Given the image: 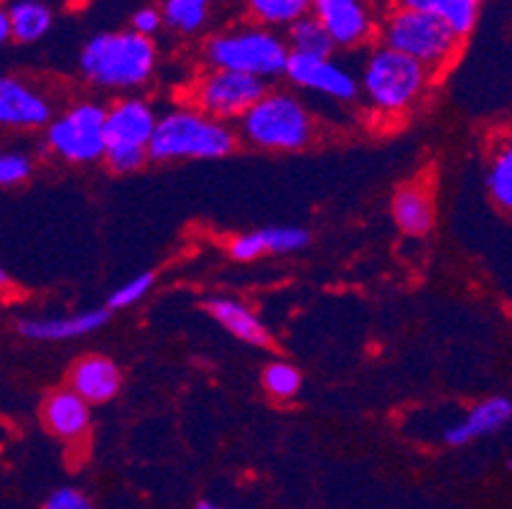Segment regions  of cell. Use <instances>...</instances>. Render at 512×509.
<instances>
[{
	"instance_id": "cell-9",
	"label": "cell",
	"mask_w": 512,
	"mask_h": 509,
	"mask_svg": "<svg viewBox=\"0 0 512 509\" xmlns=\"http://www.w3.org/2000/svg\"><path fill=\"white\" fill-rule=\"evenodd\" d=\"M385 11H380L377 0H311V16L324 26L334 51H355L375 44Z\"/></svg>"
},
{
	"instance_id": "cell-15",
	"label": "cell",
	"mask_w": 512,
	"mask_h": 509,
	"mask_svg": "<svg viewBox=\"0 0 512 509\" xmlns=\"http://www.w3.org/2000/svg\"><path fill=\"white\" fill-rule=\"evenodd\" d=\"M309 245V232L304 227H265L245 232L230 242V258L237 263H253L263 255H286Z\"/></svg>"
},
{
	"instance_id": "cell-14",
	"label": "cell",
	"mask_w": 512,
	"mask_h": 509,
	"mask_svg": "<svg viewBox=\"0 0 512 509\" xmlns=\"http://www.w3.org/2000/svg\"><path fill=\"white\" fill-rule=\"evenodd\" d=\"M41 420H44V428L51 436L72 443L87 436L92 426V410L79 395L64 387V390H54L44 400Z\"/></svg>"
},
{
	"instance_id": "cell-23",
	"label": "cell",
	"mask_w": 512,
	"mask_h": 509,
	"mask_svg": "<svg viewBox=\"0 0 512 509\" xmlns=\"http://www.w3.org/2000/svg\"><path fill=\"white\" fill-rule=\"evenodd\" d=\"M212 0H164L161 3V18L164 28L179 36L199 34L209 21Z\"/></svg>"
},
{
	"instance_id": "cell-10",
	"label": "cell",
	"mask_w": 512,
	"mask_h": 509,
	"mask_svg": "<svg viewBox=\"0 0 512 509\" xmlns=\"http://www.w3.org/2000/svg\"><path fill=\"white\" fill-rule=\"evenodd\" d=\"M283 77L299 87V90L314 92L319 97H327L334 102H355L360 100V84H357V74L329 56H304V54H288L286 72Z\"/></svg>"
},
{
	"instance_id": "cell-18",
	"label": "cell",
	"mask_w": 512,
	"mask_h": 509,
	"mask_svg": "<svg viewBox=\"0 0 512 509\" xmlns=\"http://www.w3.org/2000/svg\"><path fill=\"white\" fill-rule=\"evenodd\" d=\"M207 311L217 324L225 331H230L235 339L250 344V347H271V331L260 321L248 303L237 301V298L217 296L207 298Z\"/></svg>"
},
{
	"instance_id": "cell-21",
	"label": "cell",
	"mask_w": 512,
	"mask_h": 509,
	"mask_svg": "<svg viewBox=\"0 0 512 509\" xmlns=\"http://www.w3.org/2000/svg\"><path fill=\"white\" fill-rule=\"evenodd\" d=\"M6 13L16 44H36L54 26V8L46 0H8Z\"/></svg>"
},
{
	"instance_id": "cell-11",
	"label": "cell",
	"mask_w": 512,
	"mask_h": 509,
	"mask_svg": "<svg viewBox=\"0 0 512 509\" xmlns=\"http://www.w3.org/2000/svg\"><path fill=\"white\" fill-rule=\"evenodd\" d=\"M156 110L143 97H120L105 107V153H141L156 130Z\"/></svg>"
},
{
	"instance_id": "cell-31",
	"label": "cell",
	"mask_w": 512,
	"mask_h": 509,
	"mask_svg": "<svg viewBox=\"0 0 512 509\" xmlns=\"http://www.w3.org/2000/svg\"><path fill=\"white\" fill-rule=\"evenodd\" d=\"M11 41V26H8L6 6H0V49Z\"/></svg>"
},
{
	"instance_id": "cell-28",
	"label": "cell",
	"mask_w": 512,
	"mask_h": 509,
	"mask_svg": "<svg viewBox=\"0 0 512 509\" xmlns=\"http://www.w3.org/2000/svg\"><path fill=\"white\" fill-rule=\"evenodd\" d=\"M153 283H156V275L153 273H141L136 275V278H130L128 283H123L113 296L107 298V311H123V308L136 306L141 298H146V293L151 291Z\"/></svg>"
},
{
	"instance_id": "cell-6",
	"label": "cell",
	"mask_w": 512,
	"mask_h": 509,
	"mask_svg": "<svg viewBox=\"0 0 512 509\" xmlns=\"http://www.w3.org/2000/svg\"><path fill=\"white\" fill-rule=\"evenodd\" d=\"M240 135L260 151L293 153L314 140L316 125L311 110L299 95L286 90H265L240 118Z\"/></svg>"
},
{
	"instance_id": "cell-16",
	"label": "cell",
	"mask_w": 512,
	"mask_h": 509,
	"mask_svg": "<svg viewBox=\"0 0 512 509\" xmlns=\"http://www.w3.org/2000/svg\"><path fill=\"white\" fill-rule=\"evenodd\" d=\"M110 319L107 308H92V311H79V314L54 316V319H23L18 324V334L34 342H67L77 336H87L92 331L102 329Z\"/></svg>"
},
{
	"instance_id": "cell-19",
	"label": "cell",
	"mask_w": 512,
	"mask_h": 509,
	"mask_svg": "<svg viewBox=\"0 0 512 509\" xmlns=\"http://www.w3.org/2000/svg\"><path fill=\"white\" fill-rule=\"evenodd\" d=\"M390 212H393V222L398 224V230L406 235L423 237L434 230V199H431V191L423 189L421 184L400 186L393 196Z\"/></svg>"
},
{
	"instance_id": "cell-29",
	"label": "cell",
	"mask_w": 512,
	"mask_h": 509,
	"mask_svg": "<svg viewBox=\"0 0 512 509\" xmlns=\"http://www.w3.org/2000/svg\"><path fill=\"white\" fill-rule=\"evenodd\" d=\"M161 28H164V18H161V8L158 6H141L130 16V31L143 36V39L156 41Z\"/></svg>"
},
{
	"instance_id": "cell-2",
	"label": "cell",
	"mask_w": 512,
	"mask_h": 509,
	"mask_svg": "<svg viewBox=\"0 0 512 509\" xmlns=\"http://www.w3.org/2000/svg\"><path fill=\"white\" fill-rule=\"evenodd\" d=\"M431 82L434 74L428 69L383 44H372L367 49L357 74L360 97L375 115L383 118L408 115L426 97Z\"/></svg>"
},
{
	"instance_id": "cell-20",
	"label": "cell",
	"mask_w": 512,
	"mask_h": 509,
	"mask_svg": "<svg viewBox=\"0 0 512 509\" xmlns=\"http://www.w3.org/2000/svg\"><path fill=\"white\" fill-rule=\"evenodd\" d=\"M388 6H400V8H411V11L431 13V16L449 23L456 34L467 41L469 36H472L474 28H477L484 0H388Z\"/></svg>"
},
{
	"instance_id": "cell-24",
	"label": "cell",
	"mask_w": 512,
	"mask_h": 509,
	"mask_svg": "<svg viewBox=\"0 0 512 509\" xmlns=\"http://www.w3.org/2000/svg\"><path fill=\"white\" fill-rule=\"evenodd\" d=\"M288 46V54H304V56H329L334 54V44L327 36L324 26L314 16H304L286 28L283 34Z\"/></svg>"
},
{
	"instance_id": "cell-30",
	"label": "cell",
	"mask_w": 512,
	"mask_h": 509,
	"mask_svg": "<svg viewBox=\"0 0 512 509\" xmlns=\"http://www.w3.org/2000/svg\"><path fill=\"white\" fill-rule=\"evenodd\" d=\"M44 509H92L90 497L74 487H64L46 497Z\"/></svg>"
},
{
	"instance_id": "cell-33",
	"label": "cell",
	"mask_w": 512,
	"mask_h": 509,
	"mask_svg": "<svg viewBox=\"0 0 512 509\" xmlns=\"http://www.w3.org/2000/svg\"><path fill=\"white\" fill-rule=\"evenodd\" d=\"M197 509H227V507H222V504H214V502H209V499H204V502L197 504Z\"/></svg>"
},
{
	"instance_id": "cell-8",
	"label": "cell",
	"mask_w": 512,
	"mask_h": 509,
	"mask_svg": "<svg viewBox=\"0 0 512 509\" xmlns=\"http://www.w3.org/2000/svg\"><path fill=\"white\" fill-rule=\"evenodd\" d=\"M265 90H268L265 82L248 77V74L225 72V69H207L192 84L189 105L194 110L204 112L207 118L230 123V120H240L260 100V95Z\"/></svg>"
},
{
	"instance_id": "cell-26",
	"label": "cell",
	"mask_w": 512,
	"mask_h": 509,
	"mask_svg": "<svg viewBox=\"0 0 512 509\" xmlns=\"http://www.w3.org/2000/svg\"><path fill=\"white\" fill-rule=\"evenodd\" d=\"M304 377L288 362H271L263 370V387L273 400H291L301 392Z\"/></svg>"
},
{
	"instance_id": "cell-13",
	"label": "cell",
	"mask_w": 512,
	"mask_h": 509,
	"mask_svg": "<svg viewBox=\"0 0 512 509\" xmlns=\"http://www.w3.org/2000/svg\"><path fill=\"white\" fill-rule=\"evenodd\" d=\"M120 385H123L120 367L102 354H87L77 359L69 370V390L85 400L90 408L113 400L120 392Z\"/></svg>"
},
{
	"instance_id": "cell-25",
	"label": "cell",
	"mask_w": 512,
	"mask_h": 509,
	"mask_svg": "<svg viewBox=\"0 0 512 509\" xmlns=\"http://www.w3.org/2000/svg\"><path fill=\"white\" fill-rule=\"evenodd\" d=\"M487 189H490L492 202L505 212L512 209V148L505 146L495 153L487 171Z\"/></svg>"
},
{
	"instance_id": "cell-12",
	"label": "cell",
	"mask_w": 512,
	"mask_h": 509,
	"mask_svg": "<svg viewBox=\"0 0 512 509\" xmlns=\"http://www.w3.org/2000/svg\"><path fill=\"white\" fill-rule=\"evenodd\" d=\"M49 97L29 79L0 72V130H39L51 123Z\"/></svg>"
},
{
	"instance_id": "cell-5",
	"label": "cell",
	"mask_w": 512,
	"mask_h": 509,
	"mask_svg": "<svg viewBox=\"0 0 512 509\" xmlns=\"http://www.w3.org/2000/svg\"><path fill=\"white\" fill-rule=\"evenodd\" d=\"M204 62L207 69H225L268 82L286 72L288 46L281 31L253 21L237 23L209 36L204 44Z\"/></svg>"
},
{
	"instance_id": "cell-17",
	"label": "cell",
	"mask_w": 512,
	"mask_h": 509,
	"mask_svg": "<svg viewBox=\"0 0 512 509\" xmlns=\"http://www.w3.org/2000/svg\"><path fill=\"white\" fill-rule=\"evenodd\" d=\"M512 418V403L505 395H495L482 403L474 405L467 415H464L456 426L446 428L444 441L449 446H467V443L477 441V438L490 436V433L500 431L510 423Z\"/></svg>"
},
{
	"instance_id": "cell-27",
	"label": "cell",
	"mask_w": 512,
	"mask_h": 509,
	"mask_svg": "<svg viewBox=\"0 0 512 509\" xmlns=\"http://www.w3.org/2000/svg\"><path fill=\"white\" fill-rule=\"evenodd\" d=\"M34 174V161H31L29 153L23 151H0V186H11L26 184Z\"/></svg>"
},
{
	"instance_id": "cell-22",
	"label": "cell",
	"mask_w": 512,
	"mask_h": 509,
	"mask_svg": "<svg viewBox=\"0 0 512 509\" xmlns=\"http://www.w3.org/2000/svg\"><path fill=\"white\" fill-rule=\"evenodd\" d=\"M242 3L250 21L273 31L288 28L311 13V0H242Z\"/></svg>"
},
{
	"instance_id": "cell-1",
	"label": "cell",
	"mask_w": 512,
	"mask_h": 509,
	"mask_svg": "<svg viewBox=\"0 0 512 509\" xmlns=\"http://www.w3.org/2000/svg\"><path fill=\"white\" fill-rule=\"evenodd\" d=\"M79 74L105 92H136L146 87L158 67L156 41L123 31H102L85 41L77 59Z\"/></svg>"
},
{
	"instance_id": "cell-32",
	"label": "cell",
	"mask_w": 512,
	"mask_h": 509,
	"mask_svg": "<svg viewBox=\"0 0 512 509\" xmlns=\"http://www.w3.org/2000/svg\"><path fill=\"white\" fill-rule=\"evenodd\" d=\"M11 286H13V283H11V275H8L6 270L0 268V293L8 291V288H11Z\"/></svg>"
},
{
	"instance_id": "cell-4",
	"label": "cell",
	"mask_w": 512,
	"mask_h": 509,
	"mask_svg": "<svg viewBox=\"0 0 512 509\" xmlns=\"http://www.w3.org/2000/svg\"><path fill=\"white\" fill-rule=\"evenodd\" d=\"M237 138L230 125L207 118L192 105L158 115L148 161H214L230 156Z\"/></svg>"
},
{
	"instance_id": "cell-3",
	"label": "cell",
	"mask_w": 512,
	"mask_h": 509,
	"mask_svg": "<svg viewBox=\"0 0 512 509\" xmlns=\"http://www.w3.org/2000/svg\"><path fill=\"white\" fill-rule=\"evenodd\" d=\"M377 44L408 56L428 72L441 74L462 54L464 39L449 23L423 11L388 6L377 26Z\"/></svg>"
},
{
	"instance_id": "cell-7",
	"label": "cell",
	"mask_w": 512,
	"mask_h": 509,
	"mask_svg": "<svg viewBox=\"0 0 512 509\" xmlns=\"http://www.w3.org/2000/svg\"><path fill=\"white\" fill-rule=\"evenodd\" d=\"M46 146L67 163H92L105 156V105L82 100L46 125Z\"/></svg>"
},
{
	"instance_id": "cell-34",
	"label": "cell",
	"mask_w": 512,
	"mask_h": 509,
	"mask_svg": "<svg viewBox=\"0 0 512 509\" xmlns=\"http://www.w3.org/2000/svg\"><path fill=\"white\" fill-rule=\"evenodd\" d=\"M6 3H8V0H0V6H6Z\"/></svg>"
}]
</instances>
